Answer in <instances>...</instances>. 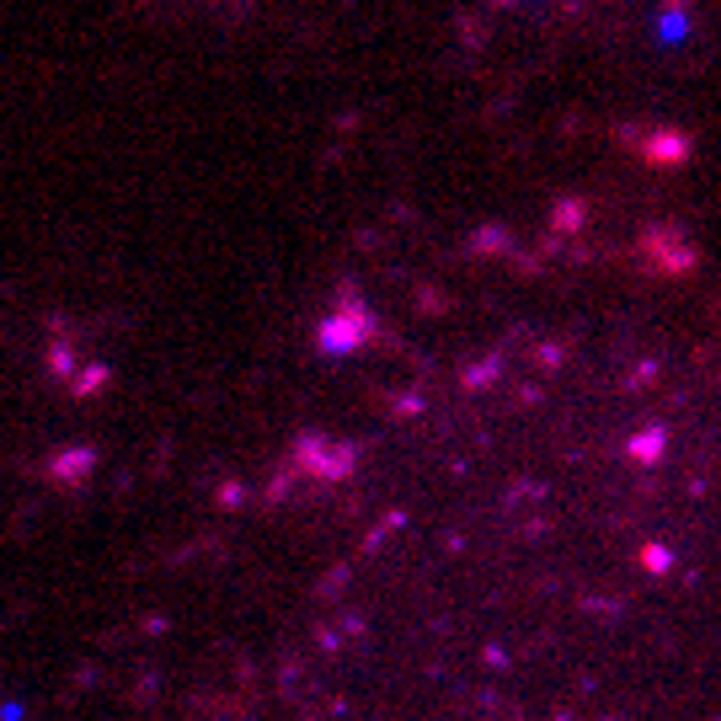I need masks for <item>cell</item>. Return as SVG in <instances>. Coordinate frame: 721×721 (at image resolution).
<instances>
[]
</instances>
